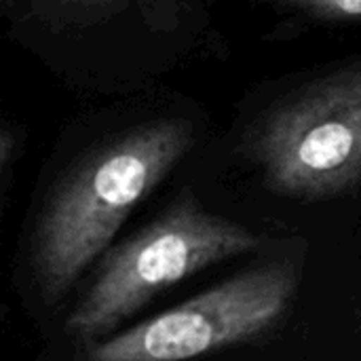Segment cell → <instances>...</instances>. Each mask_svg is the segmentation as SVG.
I'll use <instances>...</instances> for the list:
<instances>
[{
    "label": "cell",
    "mask_w": 361,
    "mask_h": 361,
    "mask_svg": "<svg viewBox=\"0 0 361 361\" xmlns=\"http://www.w3.org/2000/svg\"><path fill=\"white\" fill-rule=\"evenodd\" d=\"M195 144L184 118L131 127L82 154L49 190L36 218L27 264L44 305H57L99 260L127 216Z\"/></svg>",
    "instance_id": "obj_1"
},
{
    "label": "cell",
    "mask_w": 361,
    "mask_h": 361,
    "mask_svg": "<svg viewBox=\"0 0 361 361\" xmlns=\"http://www.w3.org/2000/svg\"><path fill=\"white\" fill-rule=\"evenodd\" d=\"M260 241L258 233L207 212L184 190L161 216L97 260L89 288L66 319V334L91 347L171 286L254 252Z\"/></svg>",
    "instance_id": "obj_2"
},
{
    "label": "cell",
    "mask_w": 361,
    "mask_h": 361,
    "mask_svg": "<svg viewBox=\"0 0 361 361\" xmlns=\"http://www.w3.org/2000/svg\"><path fill=\"white\" fill-rule=\"evenodd\" d=\"M247 157L281 197L351 192L361 182V59L275 106L250 133Z\"/></svg>",
    "instance_id": "obj_3"
},
{
    "label": "cell",
    "mask_w": 361,
    "mask_h": 361,
    "mask_svg": "<svg viewBox=\"0 0 361 361\" xmlns=\"http://www.w3.org/2000/svg\"><path fill=\"white\" fill-rule=\"evenodd\" d=\"M300 283L292 258H273L87 349L82 361H188L267 338Z\"/></svg>",
    "instance_id": "obj_4"
},
{
    "label": "cell",
    "mask_w": 361,
    "mask_h": 361,
    "mask_svg": "<svg viewBox=\"0 0 361 361\" xmlns=\"http://www.w3.org/2000/svg\"><path fill=\"white\" fill-rule=\"evenodd\" d=\"M298 6L324 19H357L361 17V0H275Z\"/></svg>",
    "instance_id": "obj_5"
},
{
    "label": "cell",
    "mask_w": 361,
    "mask_h": 361,
    "mask_svg": "<svg viewBox=\"0 0 361 361\" xmlns=\"http://www.w3.org/2000/svg\"><path fill=\"white\" fill-rule=\"evenodd\" d=\"M19 148H21V133L11 127L4 125L0 131V178H2V195H6L8 188V180H11V171L13 165L19 157Z\"/></svg>",
    "instance_id": "obj_6"
},
{
    "label": "cell",
    "mask_w": 361,
    "mask_h": 361,
    "mask_svg": "<svg viewBox=\"0 0 361 361\" xmlns=\"http://www.w3.org/2000/svg\"><path fill=\"white\" fill-rule=\"evenodd\" d=\"M78 2H91V0H78Z\"/></svg>",
    "instance_id": "obj_7"
}]
</instances>
